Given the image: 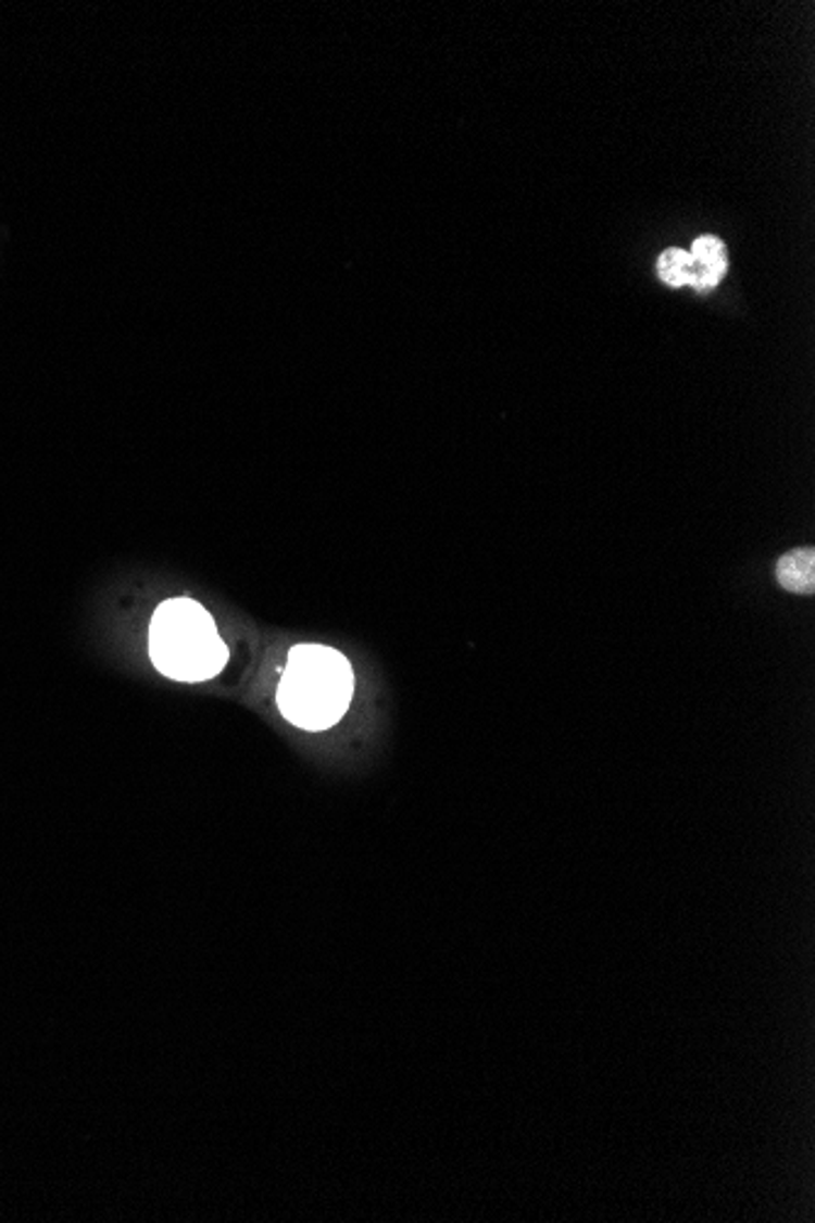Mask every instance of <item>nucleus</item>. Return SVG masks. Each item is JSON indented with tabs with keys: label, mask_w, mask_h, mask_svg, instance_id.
I'll return each mask as SVG.
<instances>
[{
	"label": "nucleus",
	"mask_w": 815,
	"mask_h": 1223,
	"mask_svg": "<svg viewBox=\"0 0 815 1223\" xmlns=\"http://www.w3.org/2000/svg\"><path fill=\"white\" fill-rule=\"evenodd\" d=\"M354 694L350 662L323 645H298L288 654L278 709L288 721L305 731H325L342 719Z\"/></svg>",
	"instance_id": "f257e3e1"
},
{
	"label": "nucleus",
	"mask_w": 815,
	"mask_h": 1223,
	"mask_svg": "<svg viewBox=\"0 0 815 1223\" xmlns=\"http://www.w3.org/2000/svg\"><path fill=\"white\" fill-rule=\"evenodd\" d=\"M691 260H693V274L689 284L695 291H711L718 286L720 278L728 272V250H725L723 240L715 235H701L699 240L691 245Z\"/></svg>",
	"instance_id": "7ed1b4c3"
},
{
	"label": "nucleus",
	"mask_w": 815,
	"mask_h": 1223,
	"mask_svg": "<svg viewBox=\"0 0 815 1223\" xmlns=\"http://www.w3.org/2000/svg\"><path fill=\"white\" fill-rule=\"evenodd\" d=\"M657 274L660 278L667 286L672 288H679L689 284V278L693 274V260L689 250H681V247H669L667 252L660 254V262H657Z\"/></svg>",
	"instance_id": "39448f33"
},
{
	"label": "nucleus",
	"mask_w": 815,
	"mask_h": 1223,
	"mask_svg": "<svg viewBox=\"0 0 815 1223\" xmlns=\"http://www.w3.org/2000/svg\"><path fill=\"white\" fill-rule=\"evenodd\" d=\"M149 652L156 670L176 682L213 679L230 658L211 613L191 599H168L159 606Z\"/></svg>",
	"instance_id": "f03ea898"
},
{
	"label": "nucleus",
	"mask_w": 815,
	"mask_h": 1223,
	"mask_svg": "<svg viewBox=\"0 0 815 1223\" xmlns=\"http://www.w3.org/2000/svg\"><path fill=\"white\" fill-rule=\"evenodd\" d=\"M777 579L791 594L808 596L815 589V554L811 547L783 554L777 562Z\"/></svg>",
	"instance_id": "20e7f679"
}]
</instances>
